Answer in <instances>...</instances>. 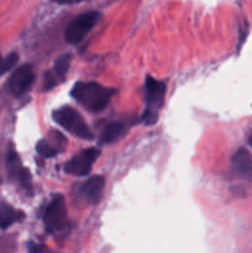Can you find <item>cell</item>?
Returning a JSON list of instances; mask_svg holds the SVG:
<instances>
[{
    "label": "cell",
    "mask_w": 252,
    "mask_h": 253,
    "mask_svg": "<svg viewBox=\"0 0 252 253\" xmlns=\"http://www.w3.org/2000/svg\"><path fill=\"white\" fill-rule=\"evenodd\" d=\"M71 94L86 110L99 113L109 105L115 94V89L108 88L95 82H78L72 88Z\"/></svg>",
    "instance_id": "cell-1"
},
{
    "label": "cell",
    "mask_w": 252,
    "mask_h": 253,
    "mask_svg": "<svg viewBox=\"0 0 252 253\" xmlns=\"http://www.w3.org/2000/svg\"><path fill=\"white\" fill-rule=\"evenodd\" d=\"M166 95V84L153 77L147 76L145 82V111L142 123L145 125H153L157 123L158 114L163 105Z\"/></svg>",
    "instance_id": "cell-2"
},
{
    "label": "cell",
    "mask_w": 252,
    "mask_h": 253,
    "mask_svg": "<svg viewBox=\"0 0 252 253\" xmlns=\"http://www.w3.org/2000/svg\"><path fill=\"white\" fill-rule=\"evenodd\" d=\"M52 116L59 126H62L64 130L68 131L72 135L83 138V140H91L93 138V133H91L90 128L88 127L85 121L83 120L81 114L71 106H61L53 111Z\"/></svg>",
    "instance_id": "cell-3"
},
{
    "label": "cell",
    "mask_w": 252,
    "mask_h": 253,
    "mask_svg": "<svg viewBox=\"0 0 252 253\" xmlns=\"http://www.w3.org/2000/svg\"><path fill=\"white\" fill-rule=\"evenodd\" d=\"M43 222L49 234L61 232L67 226V208L64 198L61 194L54 195L43 210Z\"/></svg>",
    "instance_id": "cell-4"
},
{
    "label": "cell",
    "mask_w": 252,
    "mask_h": 253,
    "mask_svg": "<svg viewBox=\"0 0 252 253\" xmlns=\"http://www.w3.org/2000/svg\"><path fill=\"white\" fill-rule=\"evenodd\" d=\"M98 21L99 14L96 11H86L77 16L66 29L67 42L71 44L79 43Z\"/></svg>",
    "instance_id": "cell-5"
},
{
    "label": "cell",
    "mask_w": 252,
    "mask_h": 253,
    "mask_svg": "<svg viewBox=\"0 0 252 253\" xmlns=\"http://www.w3.org/2000/svg\"><path fill=\"white\" fill-rule=\"evenodd\" d=\"M99 155H100L99 150L94 147L81 151L66 163L64 170L68 174L77 175V177H86L90 173L91 167L98 160Z\"/></svg>",
    "instance_id": "cell-6"
},
{
    "label": "cell",
    "mask_w": 252,
    "mask_h": 253,
    "mask_svg": "<svg viewBox=\"0 0 252 253\" xmlns=\"http://www.w3.org/2000/svg\"><path fill=\"white\" fill-rule=\"evenodd\" d=\"M34 81V68L30 64H24V66L15 69L14 73L11 74V77L9 78V82H7V89L14 95H22V94H25L31 88Z\"/></svg>",
    "instance_id": "cell-7"
},
{
    "label": "cell",
    "mask_w": 252,
    "mask_h": 253,
    "mask_svg": "<svg viewBox=\"0 0 252 253\" xmlns=\"http://www.w3.org/2000/svg\"><path fill=\"white\" fill-rule=\"evenodd\" d=\"M7 170H9L10 177L14 178L24 189L31 192L32 183H31V174L29 170L21 165L19 156L15 152L14 148H10L7 153Z\"/></svg>",
    "instance_id": "cell-8"
},
{
    "label": "cell",
    "mask_w": 252,
    "mask_h": 253,
    "mask_svg": "<svg viewBox=\"0 0 252 253\" xmlns=\"http://www.w3.org/2000/svg\"><path fill=\"white\" fill-rule=\"evenodd\" d=\"M104 187H105L104 177H101V175H93V177L88 178L81 185V194L85 199L86 203L95 205L100 202Z\"/></svg>",
    "instance_id": "cell-9"
},
{
    "label": "cell",
    "mask_w": 252,
    "mask_h": 253,
    "mask_svg": "<svg viewBox=\"0 0 252 253\" xmlns=\"http://www.w3.org/2000/svg\"><path fill=\"white\" fill-rule=\"evenodd\" d=\"M232 168L240 175L252 179V153L246 148H240L232 157Z\"/></svg>",
    "instance_id": "cell-10"
},
{
    "label": "cell",
    "mask_w": 252,
    "mask_h": 253,
    "mask_svg": "<svg viewBox=\"0 0 252 253\" xmlns=\"http://www.w3.org/2000/svg\"><path fill=\"white\" fill-rule=\"evenodd\" d=\"M25 214L20 210H16L6 203H0V227L7 229L11 225L24 220Z\"/></svg>",
    "instance_id": "cell-11"
},
{
    "label": "cell",
    "mask_w": 252,
    "mask_h": 253,
    "mask_svg": "<svg viewBox=\"0 0 252 253\" xmlns=\"http://www.w3.org/2000/svg\"><path fill=\"white\" fill-rule=\"evenodd\" d=\"M125 133V126L121 123H110L104 127L99 136V143L100 145H108V143L115 142Z\"/></svg>",
    "instance_id": "cell-12"
},
{
    "label": "cell",
    "mask_w": 252,
    "mask_h": 253,
    "mask_svg": "<svg viewBox=\"0 0 252 253\" xmlns=\"http://www.w3.org/2000/svg\"><path fill=\"white\" fill-rule=\"evenodd\" d=\"M71 54L64 53L62 54V56H59L58 58L56 59V62H54L53 71L51 72V74L57 79V82L63 81L64 77H66L69 68V64H71Z\"/></svg>",
    "instance_id": "cell-13"
},
{
    "label": "cell",
    "mask_w": 252,
    "mask_h": 253,
    "mask_svg": "<svg viewBox=\"0 0 252 253\" xmlns=\"http://www.w3.org/2000/svg\"><path fill=\"white\" fill-rule=\"evenodd\" d=\"M36 151L40 156H42V157H44V158L54 157V156L58 153V150H57L56 147L51 146L48 142H47V141H44V140H41L39 143H37Z\"/></svg>",
    "instance_id": "cell-14"
},
{
    "label": "cell",
    "mask_w": 252,
    "mask_h": 253,
    "mask_svg": "<svg viewBox=\"0 0 252 253\" xmlns=\"http://www.w3.org/2000/svg\"><path fill=\"white\" fill-rule=\"evenodd\" d=\"M17 59H19L17 53H10L5 58H2L1 63H0V76L14 68L15 64L17 63Z\"/></svg>",
    "instance_id": "cell-15"
},
{
    "label": "cell",
    "mask_w": 252,
    "mask_h": 253,
    "mask_svg": "<svg viewBox=\"0 0 252 253\" xmlns=\"http://www.w3.org/2000/svg\"><path fill=\"white\" fill-rule=\"evenodd\" d=\"M29 253H58V252L51 251V250L47 249V247L43 246V245L30 244Z\"/></svg>",
    "instance_id": "cell-16"
},
{
    "label": "cell",
    "mask_w": 252,
    "mask_h": 253,
    "mask_svg": "<svg viewBox=\"0 0 252 253\" xmlns=\"http://www.w3.org/2000/svg\"><path fill=\"white\" fill-rule=\"evenodd\" d=\"M249 145L252 147V135L250 136V138H249Z\"/></svg>",
    "instance_id": "cell-17"
},
{
    "label": "cell",
    "mask_w": 252,
    "mask_h": 253,
    "mask_svg": "<svg viewBox=\"0 0 252 253\" xmlns=\"http://www.w3.org/2000/svg\"><path fill=\"white\" fill-rule=\"evenodd\" d=\"M1 61H2V58H1V54H0V63H1Z\"/></svg>",
    "instance_id": "cell-18"
}]
</instances>
